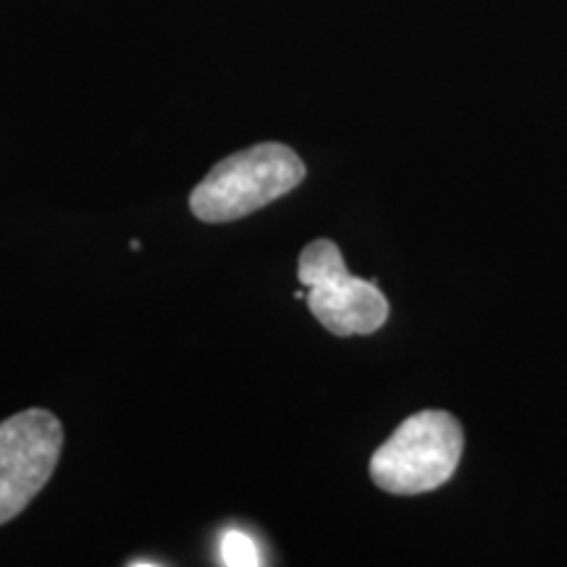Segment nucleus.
<instances>
[{
  "mask_svg": "<svg viewBox=\"0 0 567 567\" xmlns=\"http://www.w3.org/2000/svg\"><path fill=\"white\" fill-rule=\"evenodd\" d=\"M308 168L292 147L260 142L218 161L197 184L189 208L205 224H229L266 208L305 179Z\"/></svg>",
  "mask_w": 567,
  "mask_h": 567,
  "instance_id": "f257e3e1",
  "label": "nucleus"
},
{
  "mask_svg": "<svg viewBox=\"0 0 567 567\" xmlns=\"http://www.w3.org/2000/svg\"><path fill=\"white\" fill-rule=\"evenodd\" d=\"M463 425L444 410L410 415L379 450L373 452V484L389 494H425L455 476L463 457Z\"/></svg>",
  "mask_w": 567,
  "mask_h": 567,
  "instance_id": "f03ea898",
  "label": "nucleus"
},
{
  "mask_svg": "<svg viewBox=\"0 0 567 567\" xmlns=\"http://www.w3.org/2000/svg\"><path fill=\"white\" fill-rule=\"evenodd\" d=\"M297 276L308 289L310 313L331 334H373L386 323V295L375 281L358 279L347 271L342 250L331 239H316L305 247Z\"/></svg>",
  "mask_w": 567,
  "mask_h": 567,
  "instance_id": "7ed1b4c3",
  "label": "nucleus"
},
{
  "mask_svg": "<svg viewBox=\"0 0 567 567\" xmlns=\"http://www.w3.org/2000/svg\"><path fill=\"white\" fill-rule=\"evenodd\" d=\"M61 421L32 408L0 423V526L24 513L59 465Z\"/></svg>",
  "mask_w": 567,
  "mask_h": 567,
  "instance_id": "20e7f679",
  "label": "nucleus"
},
{
  "mask_svg": "<svg viewBox=\"0 0 567 567\" xmlns=\"http://www.w3.org/2000/svg\"><path fill=\"white\" fill-rule=\"evenodd\" d=\"M221 563L226 567H255L264 565V549L255 542L250 534L245 530L229 528L221 536Z\"/></svg>",
  "mask_w": 567,
  "mask_h": 567,
  "instance_id": "39448f33",
  "label": "nucleus"
}]
</instances>
